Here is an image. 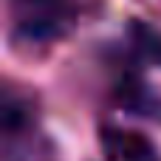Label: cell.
<instances>
[{"label": "cell", "mask_w": 161, "mask_h": 161, "mask_svg": "<svg viewBox=\"0 0 161 161\" xmlns=\"http://www.w3.org/2000/svg\"><path fill=\"white\" fill-rule=\"evenodd\" d=\"M127 40H130L133 54L142 62L161 68V31L156 25H150L144 20H133V23H127Z\"/></svg>", "instance_id": "4"}, {"label": "cell", "mask_w": 161, "mask_h": 161, "mask_svg": "<svg viewBox=\"0 0 161 161\" xmlns=\"http://www.w3.org/2000/svg\"><path fill=\"white\" fill-rule=\"evenodd\" d=\"M116 102L127 110L136 113L142 119H158L161 122V93H156L144 79L139 76H127L116 85Z\"/></svg>", "instance_id": "3"}, {"label": "cell", "mask_w": 161, "mask_h": 161, "mask_svg": "<svg viewBox=\"0 0 161 161\" xmlns=\"http://www.w3.org/2000/svg\"><path fill=\"white\" fill-rule=\"evenodd\" d=\"M76 25L74 0H11V34L25 45H51Z\"/></svg>", "instance_id": "1"}, {"label": "cell", "mask_w": 161, "mask_h": 161, "mask_svg": "<svg viewBox=\"0 0 161 161\" xmlns=\"http://www.w3.org/2000/svg\"><path fill=\"white\" fill-rule=\"evenodd\" d=\"M102 147L110 161H158L153 144L142 133H130L122 127H105L102 130Z\"/></svg>", "instance_id": "2"}]
</instances>
